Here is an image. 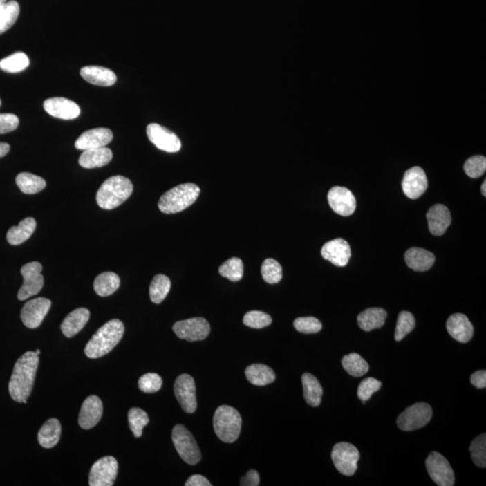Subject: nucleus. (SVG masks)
I'll use <instances>...</instances> for the list:
<instances>
[{"instance_id": "1", "label": "nucleus", "mask_w": 486, "mask_h": 486, "mask_svg": "<svg viewBox=\"0 0 486 486\" xmlns=\"http://www.w3.org/2000/svg\"><path fill=\"white\" fill-rule=\"evenodd\" d=\"M39 365L38 355L28 351L17 359L12 373L8 390L14 401L26 404L31 395Z\"/></svg>"}, {"instance_id": "2", "label": "nucleus", "mask_w": 486, "mask_h": 486, "mask_svg": "<svg viewBox=\"0 0 486 486\" xmlns=\"http://www.w3.org/2000/svg\"><path fill=\"white\" fill-rule=\"evenodd\" d=\"M124 333V324L118 319H113L104 324L92 336L85 348L86 356L89 359H100L114 350Z\"/></svg>"}, {"instance_id": "3", "label": "nucleus", "mask_w": 486, "mask_h": 486, "mask_svg": "<svg viewBox=\"0 0 486 486\" xmlns=\"http://www.w3.org/2000/svg\"><path fill=\"white\" fill-rule=\"evenodd\" d=\"M132 182L123 176H113L104 182L97 193V203L102 209L118 207L132 195Z\"/></svg>"}, {"instance_id": "4", "label": "nucleus", "mask_w": 486, "mask_h": 486, "mask_svg": "<svg viewBox=\"0 0 486 486\" xmlns=\"http://www.w3.org/2000/svg\"><path fill=\"white\" fill-rule=\"evenodd\" d=\"M199 195H200V189L196 184L178 185L164 194L160 198V210L167 214L180 213L193 205Z\"/></svg>"}, {"instance_id": "5", "label": "nucleus", "mask_w": 486, "mask_h": 486, "mask_svg": "<svg viewBox=\"0 0 486 486\" xmlns=\"http://www.w3.org/2000/svg\"><path fill=\"white\" fill-rule=\"evenodd\" d=\"M241 416L234 407L222 405L214 415V429L223 442L232 443L238 440L241 431Z\"/></svg>"}, {"instance_id": "6", "label": "nucleus", "mask_w": 486, "mask_h": 486, "mask_svg": "<svg viewBox=\"0 0 486 486\" xmlns=\"http://www.w3.org/2000/svg\"><path fill=\"white\" fill-rule=\"evenodd\" d=\"M172 441L178 455L187 464L195 466L201 460V452L198 442L185 426H175L172 431Z\"/></svg>"}, {"instance_id": "7", "label": "nucleus", "mask_w": 486, "mask_h": 486, "mask_svg": "<svg viewBox=\"0 0 486 486\" xmlns=\"http://www.w3.org/2000/svg\"><path fill=\"white\" fill-rule=\"evenodd\" d=\"M432 408L426 402L411 405L398 419V428L404 431H416L425 427L432 418Z\"/></svg>"}, {"instance_id": "8", "label": "nucleus", "mask_w": 486, "mask_h": 486, "mask_svg": "<svg viewBox=\"0 0 486 486\" xmlns=\"http://www.w3.org/2000/svg\"><path fill=\"white\" fill-rule=\"evenodd\" d=\"M359 458V451L353 444L339 442L333 447L332 459L334 466L344 476H351L356 473Z\"/></svg>"}, {"instance_id": "9", "label": "nucleus", "mask_w": 486, "mask_h": 486, "mask_svg": "<svg viewBox=\"0 0 486 486\" xmlns=\"http://www.w3.org/2000/svg\"><path fill=\"white\" fill-rule=\"evenodd\" d=\"M41 263L39 262H30L24 265L21 268V274L24 277V284L21 286L17 298L20 301H25L29 297L35 296L41 290L44 286V276L41 275Z\"/></svg>"}, {"instance_id": "10", "label": "nucleus", "mask_w": 486, "mask_h": 486, "mask_svg": "<svg viewBox=\"0 0 486 486\" xmlns=\"http://www.w3.org/2000/svg\"><path fill=\"white\" fill-rule=\"evenodd\" d=\"M176 335L187 342L204 341L209 335L210 324L205 318L196 317L177 321L173 325Z\"/></svg>"}, {"instance_id": "11", "label": "nucleus", "mask_w": 486, "mask_h": 486, "mask_svg": "<svg viewBox=\"0 0 486 486\" xmlns=\"http://www.w3.org/2000/svg\"><path fill=\"white\" fill-rule=\"evenodd\" d=\"M118 473L116 459L111 456L104 457L92 466L88 484L91 486H111L114 485Z\"/></svg>"}, {"instance_id": "12", "label": "nucleus", "mask_w": 486, "mask_h": 486, "mask_svg": "<svg viewBox=\"0 0 486 486\" xmlns=\"http://www.w3.org/2000/svg\"><path fill=\"white\" fill-rule=\"evenodd\" d=\"M426 467L431 478L440 486L455 485V475L449 461L438 452H431L426 459Z\"/></svg>"}, {"instance_id": "13", "label": "nucleus", "mask_w": 486, "mask_h": 486, "mask_svg": "<svg viewBox=\"0 0 486 486\" xmlns=\"http://www.w3.org/2000/svg\"><path fill=\"white\" fill-rule=\"evenodd\" d=\"M196 384L194 378L187 374L180 375L176 380L174 393L182 409L187 413H195L198 408Z\"/></svg>"}, {"instance_id": "14", "label": "nucleus", "mask_w": 486, "mask_h": 486, "mask_svg": "<svg viewBox=\"0 0 486 486\" xmlns=\"http://www.w3.org/2000/svg\"><path fill=\"white\" fill-rule=\"evenodd\" d=\"M52 302L47 298L38 297L28 301L21 311V320L29 329H37L49 312Z\"/></svg>"}, {"instance_id": "15", "label": "nucleus", "mask_w": 486, "mask_h": 486, "mask_svg": "<svg viewBox=\"0 0 486 486\" xmlns=\"http://www.w3.org/2000/svg\"><path fill=\"white\" fill-rule=\"evenodd\" d=\"M149 140L160 150L167 153H178L181 149L180 138L171 131L159 124H150L147 127Z\"/></svg>"}, {"instance_id": "16", "label": "nucleus", "mask_w": 486, "mask_h": 486, "mask_svg": "<svg viewBox=\"0 0 486 486\" xmlns=\"http://www.w3.org/2000/svg\"><path fill=\"white\" fill-rule=\"evenodd\" d=\"M328 202L332 209L342 216H350L356 210V198L347 187H333L328 193Z\"/></svg>"}, {"instance_id": "17", "label": "nucleus", "mask_w": 486, "mask_h": 486, "mask_svg": "<svg viewBox=\"0 0 486 486\" xmlns=\"http://www.w3.org/2000/svg\"><path fill=\"white\" fill-rule=\"evenodd\" d=\"M402 191L410 199H417L427 190L428 180L420 167H413L405 172L402 182Z\"/></svg>"}, {"instance_id": "18", "label": "nucleus", "mask_w": 486, "mask_h": 486, "mask_svg": "<svg viewBox=\"0 0 486 486\" xmlns=\"http://www.w3.org/2000/svg\"><path fill=\"white\" fill-rule=\"evenodd\" d=\"M321 253L324 259L337 267H345L351 257L350 244L342 238L328 241L321 248Z\"/></svg>"}, {"instance_id": "19", "label": "nucleus", "mask_w": 486, "mask_h": 486, "mask_svg": "<svg viewBox=\"0 0 486 486\" xmlns=\"http://www.w3.org/2000/svg\"><path fill=\"white\" fill-rule=\"evenodd\" d=\"M44 109L53 118L73 120L80 115V106L75 102L64 97H52L44 103Z\"/></svg>"}, {"instance_id": "20", "label": "nucleus", "mask_w": 486, "mask_h": 486, "mask_svg": "<svg viewBox=\"0 0 486 486\" xmlns=\"http://www.w3.org/2000/svg\"><path fill=\"white\" fill-rule=\"evenodd\" d=\"M113 137L112 131L109 128H95L83 133L75 142V147L80 151L106 147L112 142Z\"/></svg>"}, {"instance_id": "21", "label": "nucleus", "mask_w": 486, "mask_h": 486, "mask_svg": "<svg viewBox=\"0 0 486 486\" xmlns=\"http://www.w3.org/2000/svg\"><path fill=\"white\" fill-rule=\"evenodd\" d=\"M103 404L100 398L95 395L88 396L83 402L80 411L79 424L84 429H91L100 422L102 418Z\"/></svg>"}, {"instance_id": "22", "label": "nucleus", "mask_w": 486, "mask_h": 486, "mask_svg": "<svg viewBox=\"0 0 486 486\" xmlns=\"http://www.w3.org/2000/svg\"><path fill=\"white\" fill-rule=\"evenodd\" d=\"M447 330L453 339L461 344L470 342L474 335V326L463 314H455L447 321Z\"/></svg>"}, {"instance_id": "23", "label": "nucleus", "mask_w": 486, "mask_h": 486, "mask_svg": "<svg viewBox=\"0 0 486 486\" xmlns=\"http://www.w3.org/2000/svg\"><path fill=\"white\" fill-rule=\"evenodd\" d=\"M429 230L435 236L445 234L451 223V214L444 205H435L427 214Z\"/></svg>"}, {"instance_id": "24", "label": "nucleus", "mask_w": 486, "mask_h": 486, "mask_svg": "<svg viewBox=\"0 0 486 486\" xmlns=\"http://www.w3.org/2000/svg\"><path fill=\"white\" fill-rule=\"evenodd\" d=\"M91 317V312L86 308H77L71 312L64 319L61 325L62 333L67 338H73L85 327Z\"/></svg>"}, {"instance_id": "25", "label": "nucleus", "mask_w": 486, "mask_h": 486, "mask_svg": "<svg viewBox=\"0 0 486 486\" xmlns=\"http://www.w3.org/2000/svg\"><path fill=\"white\" fill-rule=\"evenodd\" d=\"M80 75L91 84L110 86L116 82L115 73L109 68L100 66H86L80 70Z\"/></svg>"}, {"instance_id": "26", "label": "nucleus", "mask_w": 486, "mask_h": 486, "mask_svg": "<svg viewBox=\"0 0 486 486\" xmlns=\"http://www.w3.org/2000/svg\"><path fill=\"white\" fill-rule=\"evenodd\" d=\"M404 259L407 266L411 270L423 272L433 266L435 256L427 250L411 248L405 252Z\"/></svg>"}, {"instance_id": "27", "label": "nucleus", "mask_w": 486, "mask_h": 486, "mask_svg": "<svg viewBox=\"0 0 486 486\" xmlns=\"http://www.w3.org/2000/svg\"><path fill=\"white\" fill-rule=\"evenodd\" d=\"M113 159L112 151L106 147L83 151L80 155V165L85 169L101 168L107 165Z\"/></svg>"}, {"instance_id": "28", "label": "nucleus", "mask_w": 486, "mask_h": 486, "mask_svg": "<svg viewBox=\"0 0 486 486\" xmlns=\"http://www.w3.org/2000/svg\"><path fill=\"white\" fill-rule=\"evenodd\" d=\"M387 312L382 308H368L360 312L357 316V324L360 329L365 332H371L375 329H380L386 323Z\"/></svg>"}, {"instance_id": "29", "label": "nucleus", "mask_w": 486, "mask_h": 486, "mask_svg": "<svg viewBox=\"0 0 486 486\" xmlns=\"http://www.w3.org/2000/svg\"><path fill=\"white\" fill-rule=\"evenodd\" d=\"M61 433L62 425L59 420H48L38 432V442L43 448L52 449L57 445Z\"/></svg>"}, {"instance_id": "30", "label": "nucleus", "mask_w": 486, "mask_h": 486, "mask_svg": "<svg viewBox=\"0 0 486 486\" xmlns=\"http://www.w3.org/2000/svg\"><path fill=\"white\" fill-rule=\"evenodd\" d=\"M303 396L310 406L318 407L321 404L324 390L320 382L310 373L302 375Z\"/></svg>"}, {"instance_id": "31", "label": "nucleus", "mask_w": 486, "mask_h": 486, "mask_svg": "<svg viewBox=\"0 0 486 486\" xmlns=\"http://www.w3.org/2000/svg\"><path fill=\"white\" fill-rule=\"evenodd\" d=\"M37 228V222L32 217L21 221L17 226L8 230L7 240L11 245H20L28 241Z\"/></svg>"}, {"instance_id": "32", "label": "nucleus", "mask_w": 486, "mask_h": 486, "mask_svg": "<svg viewBox=\"0 0 486 486\" xmlns=\"http://www.w3.org/2000/svg\"><path fill=\"white\" fill-rule=\"evenodd\" d=\"M245 375L247 380L252 384L258 386H264L273 383L276 380L275 372L272 368L262 364H253L246 368Z\"/></svg>"}, {"instance_id": "33", "label": "nucleus", "mask_w": 486, "mask_h": 486, "mask_svg": "<svg viewBox=\"0 0 486 486\" xmlns=\"http://www.w3.org/2000/svg\"><path fill=\"white\" fill-rule=\"evenodd\" d=\"M120 286V279L114 272H104L95 277L94 289L100 297H109Z\"/></svg>"}, {"instance_id": "34", "label": "nucleus", "mask_w": 486, "mask_h": 486, "mask_svg": "<svg viewBox=\"0 0 486 486\" xmlns=\"http://www.w3.org/2000/svg\"><path fill=\"white\" fill-rule=\"evenodd\" d=\"M16 182L19 189L28 195L41 192L46 187V182L43 178L28 172H23L17 175Z\"/></svg>"}, {"instance_id": "35", "label": "nucleus", "mask_w": 486, "mask_h": 486, "mask_svg": "<svg viewBox=\"0 0 486 486\" xmlns=\"http://www.w3.org/2000/svg\"><path fill=\"white\" fill-rule=\"evenodd\" d=\"M342 366L354 377H363L369 371V365L359 354L351 353L342 357Z\"/></svg>"}, {"instance_id": "36", "label": "nucleus", "mask_w": 486, "mask_h": 486, "mask_svg": "<svg viewBox=\"0 0 486 486\" xmlns=\"http://www.w3.org/2000/svg\"><path fill=\"white\" fill-rule=\"evenodd\" d=\"M20 7L19 3L11 0L0 8V35L7 32L19 19Z\"/></svg>"}, {"instance_id": "37", "label": "nucleus", "mask_w": 486, "mask_h": 486, "mask_svg": "<svg viewBox=\"0 0 486 486\" xmlns=\"http://www.w3.org/2000/svg\"><path fill=\"white\" fill-rule=\"evenodd\" d=\"M171 279L162 274L155 276L150 286V297L154 303H162L171 290Z\"/></svg>"}, {"instance_id": "38", "label": "nucleus", "mask_w": 486, "mask_h": 486, "mask_svg": "<svg viewBox=\"0 0 486 486\" xmlns=\"http://www.w3.org/2000/svg\"><path fill=\"white\" fill-rule=\"evenodd\" d=\"M28 55L24 53H16L14 55L0 61V68L8 73H17L26 70L29 66Z\"/></svg>"}, {"instance_id": "39", "label": "nucleus", "mask_w": 486, "mask_h": 486, "mask_svg": "<svg viewBox=\"0 0 486 486\" xmlns=\"http://www.w3.org/2000/svg\"><path fill=\"white\" fill-rule=\"evenodd\" d=\"M243 262L239 258L230 259L219 268L220 275L232 282H238L243 279Z\"/></svg>"}, {"instance_id": "40", "label": "nucleus", "mask_w": 486, "mask_h": 486, "mask_svg": "<svg viewBox=\"0 0 486 486\" xmlns=\"http://www.w3.org/2000/svg\"><path fill=\"white\" fill-rule=\"evenodd\" d=\"M150 419L148 414L140 408H132L128 413V422L131 431H132L134 437L141 438L142 435L143 428L148 425Z\"/></svg>"}, {"instance_id": "41", "label": "nucleus", "mask_w": 486, "mask_h": 486, "mask_svg": "<svg viewBox=\"0 0 486 486\" xmlns=\"http://www.w3.org/2000/svg\"><path fill=\"white\" fill-rule=\"evenodd\" d=\"M416 321L413 314L410 312L402 311L398 315V324H396L395 339L401 342L415 328Z\"/></svg>"}, {"instance_id": "42", "label": "nucleus", "mask_w": 486, "mask_h": 486, "mask_svg": "<svg viewBox=\"0 0 486 486\" xmlns=\"http://www.w3.org/2000/svg\"><path fill=\"white\" fill-rule=\"evenodd\" d=\"M261 275L268 284H277L281 281L283 277L281 265L275 259H265L261 266Z\"/></svg>"}, {"instance_id": "43", "label": "nucleus", "mask_w": 486, "mask_h": 486, "mask_svg": "<svg viewBox=\"0 0 486 486\" xmlns=\"http://www.w3.org/2000/svg\"><path fill=\"white\" fill-rule=\"evenodd\" d=\"M471 457L476 466L486 467V434L479 435L471 444L469 448Z\"/></svg>"}, {"instance_id": "44", "label": "nucleus", "mask_w": 486, "mask_h": 486, "mask_svg": "<svg viewBox=\"0 0 486 486\" xmlns=\"http://www.w3.org/2000/svg\"><path fill=\"white\" fill-rule=\"evenodd\" d=\"M464 171L468 177L477 178L484 175L486 171V159L481 155L469 158L465 163Z\"/></svg>"}, {"instance_id": "45", "label": "nucleus", "mask_w": 486, "mask_h": 486, "mask_svg": "<svg viewBox=\"0 0 486 486\" xmlns=\"http://www.w3.org/2000/svg\"><path fill=\"white\" fill-rule=\"evenodd\" d=\"M243 324L253 329H262L272 324V318L263 312L250 311L244 315Z\"/></svg>"}, {"instance_id": "46", "label": "nucleus", "mask_w": 486, "mask_h": 486, "mask_svg": "<svg viewBox=\"0 0 486 486\" xmlns=\"http://www.w3.org/2000/svg\"><path fill=\"white\" fill-rule=\"evenodd\" d=\"M138 386L140 390L143 393H156L162 389V378L156 373H148L140 378Z\"/></svg>"}, {"instance_id": "47", "label": "nucleus", "mask_w": 486, "mask_h": 486, "mask_svg": "<svg viewBox=\"0 0 486 486\" xmlns=\"http://www.w3.org/2000/svg\"><path fill=\"white\" fill-rule=\"evenodd\" d=\"M381 386L382 383L380 380L373 377L366 378L359 384V389H357V396L363 402V404H365L375 392L380 391Z\"/></svg>"}, {"instance_id": "48", "label": "nucleus", "mask_w": 486, "mask_h": 486, "mask_svg": "<svg viewBox=\"0 0 486 486\" xmlns=\"http://www.w3.org/2000/svg\"><path fill=\"white\" fill-rule=\"evenodd\" d=\"M294 327L296 328L297 332L310 334L320 332L323 325L317 318L300 317L295 320Z\"/></svg>"}, {"instance_id": "49", "label": "nucleus", "mask_w": 486, "mask_h": 486, "mask_svg": "<svg viewBox=\"0 0 486 486\" xmlns=\"http://www.w3.org/2000/svg\"><path fill=\"white\" fill-rule=\"evenodd\" d=\"M19 119L13 114H0V134L13 132L19 127Z\"/></svg>"}, {"instance_id": "50", "label": "nucleus", "mask_w": 486, "mask_h": 486, "mask_svg": "<svg viewBox=\"0 0 486 486\" xmlns=\"http://www.w3.org/2000/svg\"><path fill=\"white\" fill-rule=\"evenodd\" d=\"M240 485L241 486L259 485V476L257 471L253 469L250 470L249 472L246 474V476L241 479Z\"/></svg>"}, {"instance_id": "51", "label": "nucleus", "mask_w": 486, "mask_h": 486, "mask_svg": "<svg viewBox=\"0 0 486 486\" xmlns=\"http://www.w3.org/2000/svg\"><path fill=\"white\" fill-rule=\"evenodd\" d=\"M471 384L476 389H483L486 387V372L485 371H479L474 373L470 377Z\"/></svg>"}, {"instance_id": "52", "label": "nucleus", "mask_w": 486, "mask_h": 486, "mask_svg": "<svg viewBox=\"0 0 486 486\" xmlns=\"http://www.w3.org/2000/svg\"><path fill=\"white\" fill-rule=\"evenodd\" d=\"M186 486H211V483L208 481L205 476L201 475H194L190 476L186 484Z\"/></svg>"}, {"instance_id": "53", "label": "nucleus", "mask_w": 486, "mask_h": 486, "mask_svg": "<svg viewBox=\"0 0 486 486\" xmlns=\"http://www.w3.org/2000/svg\"><path fill=\"white\" fill-rule=\"evenodd\" d=\"M10 151V146L8 143L0 142V158L6 156Z\"/></svg>"}, {"instance_id": "54", "label": "nucleus", "mask_w": 486, "mask_h": 486, "mask_svg": "<svg viewBox=\"0 0 486 486\" xmlns=\"http://www.w3.org/2000/svg\"><path fill=\"white\" fill-rule=\"evenodd\" d=\"M481 190H482L483 196H486V180H485L484 183H483Z\"/></svg>"}, {"instance_id": "55", "label": "nucleus", "mask_w": 486, "mask_h": 486, "mask_svg": "<svg viewBox=\"0 0 486 486\" xmlns=\"http://www.w3.org/2000/svg\"><path fill=\"white\" fill-rule=\"evenodd\" d=\"M7 3V0H0V8Z\"/></svg>"}, {"instance_id": "56", "label": "nucleus", "mask_w": 486, "mask_h": 486, "mask_svg": "<svg viewBox=\"0 0 486 486\" xmlns=\"http://www.w3.org/2000/svg\"><path fill=\"white\" fill-rule=\"evenodd\" d=\"M35 354L38 355V356H39V355L41 354V351H40V350H37V351H35Z\"/></svg>"}, {"instance_id": "57", "label": "nucleus", "mask_w": 486, "mask_h": 486, "mask_svg": "<svg viewBox=\"0 0 486 486\" xmlns=\"http://www.w3.org/2000/svg\"><path fill=\"white\" fill-rule=\"evenodd\" d=\"M0 106H1V100H0Z\"/></svg>"}]
</instances>
